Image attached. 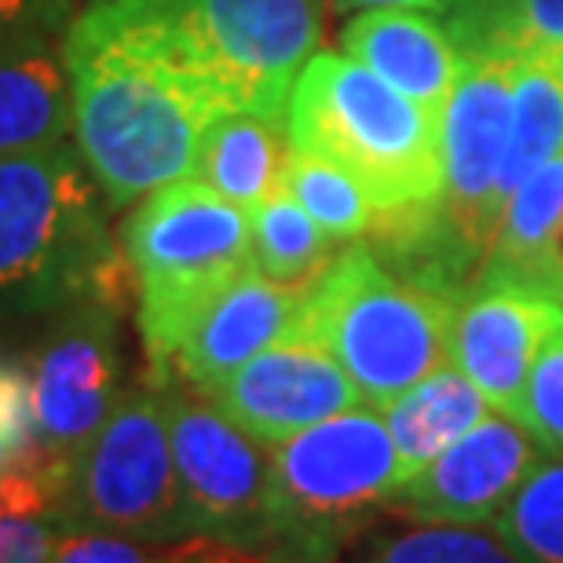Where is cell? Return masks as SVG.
<instances>
[{"label":"cell","mask_w":563,"mask_h":563,"mask_svg":"<svg viewBox=\"0 0 563 563\" xmlns=\"http://www.w3.org/2000/svg\"><path fill=\"white\" fill-rule=\"evenodd\" d=\"M556 154H563V70L549 63H516L509 136L498 173L501 209L512 190Z\"/></svg>","instance_id":"obj_21"},{"label":"cell","mask_w":563,"mask_h":563,"mask_svg":"<svg viewBox=\"0 0 563 563\" xmlns=\"http://www.w3.org/2000/svg\"><path fill=\"white\" fill-rule=\"evenodd\" d=\"M168 553H173V549H168Z\"/></svg>","instance_id":"obj_33"},{"label":"cell","mask_w":563,"mask_h":563,"mask_svg":"<svg viewBox=\"0 0 563 563\" xmlns=\"http://www.w3.org/2000/svg\"><path fill=\"white\" fill-rule=\"evenodd\" d=\"M560 314L563 303L538 292L476 282L450 319L446 363L483 391L490 410L512 418L538 347Z\"/></svg>","instance_id":"obj_14"},{"label":"cell","mask_w":563,"mask_h":563,"mask_svg":"<svg viewBox=\"0 0 563 563\" xmlns=\"http://www.w3.org/2000/svg\"><path fill=\"white\" fill-rule=\"evenodd\" d=\"M542 457L523 424L494 410L413 472L388 512L424 527H490Z\"/></svg>","instance_id":"obj_12"},{"label":"cell","mask_w":563,"mask_h":563,"mask_svg":"<svg viewBox=\"0 0 563 563\" xmlns=\"http://www.w3.org/2000/svg\"><path fill=\"white\" fill-rule=\"evenodd\" d=\"M457 297L391 272L366 245H347L300 289L297 336L352 377L366 407L391 399L446 363Z\"/></svg>","instance_id":"obj_3"},{"label":"cell","mask_w":563,"mask_h":563,"mask_svg":"<svg viewBox=\"0 0 563 563\" xmlns=\"http://www.w3.org/2000/svg\"><path fill=\"white\" fill-rule=\"evenodd\" d=\"M223 110L282 121L292 85L319 52V0H136Z\"/></svg>","instance_id":"obj_7"},{"label":"cell","mask_w":563,"mask_h":563,"mask_svg":"<svg viewBox=\"0 0 563 563\" xmlns=\"http://www.w3.org/2000/svg\"><path fill=\"white\" fill-rule=\"evenodd\" d=\"M66 33H15L0 41V157L66 143L74 132Z\"/></svg>","instance_id":"obj_17"},{"label":"cell","mask_w":563,"mask_h":563,"mask_svg":"<svg viewBox=\"0 0 563 563\" xmlns=\"http://www.w3.org/2000/svg\"><path fill=\"white\" fill-rule=\"evenodd\" d=\"M344 52L439 125L465 74V55L450 33L421 8H369L344 26Z\"/></svg>","instance_id":"obj_16"},{"label":"cell","mask_w":563,"mask_h":563,"mask_svg":"<svg viewBox=\"0 0 563 563\" xmlns=\"http://www.w3.org/2000/svg\"><path fill=\"white\" fill-rule=\"evenodd\" d=\"M512 421L523 424L549 457H563V314L538 347Z\"/></svg>","instance_id":"obj_27"},{"label":"cell","mask_w":563,"mask_h":563,"mask_svg":"<svg viewBox=\"0 0 563 563\" xmlns=\"http://www.w3.org/2000/svg\"><path fill=\"white\" fill-rule=\"evenodd\" d=\"M282 187L289 190L292 201L330 234L333 242H355L369 234L377 220V209L369 201L366 187L352 173L319 154L292 151L282 168Z\"/></svg>","instance_id":"obj_23"},{"label":"cell","mask_w":563,"mask_h":563,"mask_svg":"<svg viewBox=\"0 0 563 563\" xmlns=\"http://www.w3.org/2000/svg\"><path fill=\"white\" fill-rule=\"evenodd\" d=\"M209 399L267 446L363 407V396L336 358L297 333L253 355L220 388H212Z\"/></svg>","instance_id":"obj_13"},{"label":"cell","mask_w":563,"mask_h":563,"mask_svg":"<svg viewBox=\"0 0 563 563\" xmlns=\"http://www.w3.org/2000/svg\"><path fill=\"white\" fill-rule=\"evenodd\" d=\"M99 187L70 143L0 157V311H63L121 297Z\"/></svg>","instance_id":"obj_2"},{"label":"cell","mask_w":563,"mask_h":563,"mask_svg":"<svg viewBox=\"0 0 563 563\" xmlns=\"http://www.w3.org/2000/svg\"><path fill=\"white\" fill-rule=\"evenodd\" d=\"M168 563H286V560L253 553V549L231 542H217V538H179V542H173Z\"/></svg>","instance_id":"obj_30"},{"label":"cell","mask_w":563,"mask_h":563,"mask_svg":"<svg viewBox=\"0 0 563 563\" xmlns=\"http://www.w3.org/2000/svg\"><path fill=\"white\" fill-rule=\"evenodd\" d=\"M59 498L37 476L0 483V563H44L59 534Z\"/></svg>","instance_id":"obj_25"},{"label":"cell","mask_w":563,"mask_h":563,"mask_svg":"<svg viewBox=\"0 0 563 563\" xmlns=\"http://www.w3.org/2000/svg\"><path fill=\"white\" fill-rule=\"evenodd\" d=\"M336 8H421V11H443L454 4V0H333Z\"/></svg>","instance_id":"obj_31"},{"label":"cell","mask_w":563,"mask_h":563,"mask_svg":"<svg viewBox=\"0 0 563 563\" xmlns=\"http://www.w3.org/2000/svg\"><path fill=\"white\" fill-rule=\"evenodd\" d=\"M121 297H85L55 311L30 355L33 428L44 472L63 494L74 457L121 399Z\"/></svg>","instance_id":"obj_10"},{"label":"cell","mask_w":563,"mask_h":563,"mask_svg":"<svg viewBox=\"0 0 563 563\" xmlns=\"http://www.w3.org/2000/svg\"><path fill=\"white\" fill-rule=\"evenodd\" d=\"M490 531L523 563H563V457H542Z\"/></svg>","instance_id":"obj_24"},{"label":"cell","mask_w":563,"mask_h":563,"mask_svg":"<svg viewBox=\"0 0 563 563\" xmlns=\"http://www.w3.org/2000/svg\"><path fill=\"white\" fill-rule=\"evenodd\" d=\"M297 314L300 289L278 286V282L264 278L256 267H250L198 314L184 344L176 347L168 377L209 396L253 355L292 336Z\"/></svg>","instance_id":"obj_15"},{"label":"cell","mask_w":563,"mask_h":563,"mask_svg":"<svg viewBox=\"0 0 563 563\" xmlns=\"http://www.w3.org/2000/svg\"><path fill=\"white\" fill-rule=\"evenodd\" d=\"M253 267L278 286L303 289L333 261V239L303 212L286 187L250 209Z\"/></svg>","instance_id":"obj_22"},{"label":"cell","mask_w":563,"mask_h":563,"mask_svg":"<svg viewBox=\"0 0 563 563\" xmlns=\"http://www.w3.org/2000/svg\"><path fill=\"white\" fill-rule=\"evenodd\" d=\"M443 19L465 63L512 59L563 70V0H454Z\"/></svg>","instance_id":"obj_20"},{"label":"cell","mask_w":563,"mask_h":563,"mask_svg":"<svg viewBox=\"0 0 563 563\" xmlns=\"http://www.w3.org/2000/svg\"><path fill=\"white\" fill-rule=\"evenodd\" d=\"M59 520L162 545L190 538L157 380L121 391L103 428L74 457L59 494Z\"/></svg>","instance_id":"obj_8"},{"label":"cell","mask_w":563,"mask_h":563,"mask_svg":"<svg viewBox=\"0 0 563 563\" xmlns=\"http://www.w3.org/2000/svg\"><path fill=\"white\" fill-rule=\"evenodd\" d=\"M512 66V59H472L439 118V206L476 261H487L501 217L498 173L509 136Z\"/></svg>","instance_id":"obj_11"},{"label":"cell","mask_w":563,"mask_h":563,"mask_svg":"<svg viewBox=\"0 0 563 563\" xmlns=\"http://www.w3.org/2000/svg\"><path fill=\"white\" fill-rule=\"evenodd\" d=\"M168 549L173 545L88 531V527H59L44 563H168Z\"/></svg>","instance_id":"obj_28"},{"label":"cell","mask_w":563,"mask_h":563,"mask_svg":"<svg viewBox=\"0 0 563 563\" xmlns=\"http://www.w3.org/2000/svg\"><path fill=\"white\" fill-rule=\"evenodd\" d=\"M286 132L292 151L352 173L377 212L432 206L443 195L439 125L352 55H311L292 85Z\"/></svg>","instance_id":"obj_4"},{"label":"cell","mask_w":563,"mask_h":563,"mask_svg":"<svg viewBox=\"0 0 563 563\" xmlns=\"http://www.w3.org/2000/svg\"><path fill=\"white\" fill-rule=\"evenodd\" d=\"M366 563H523L490 527H424L377 542Z\"/></svg>","instance_id":"obj_26"},{"label":"cell","mask_w":563,"mask_h":563,"mask_svg":"<svg viewBox=\"0 0 563 563\" xmlns=\"http://www.w3.org/2000/svg\"><path fill=\"white\" fill-rule=\"evenodd\" d=\"M286 157L289 132L282 121L245 114V110H223L201 136L195 179L250 212L282 187Z\"/></svg>","instance_id":"obj_18"},{"label":"cell","mask_w":563,"mask_h":563,"mask_svg":"<svg viewBox=\"0 0 563 563\" xmlns=\"http://www.w3.org/2000/svg\"><path fill=\"white\" fill-rule=\"evenodd\" d=\"M490 410V402L483 399V391L461 374L457 366H435L432 374H424L418 385H410L402 396H396L380 410V418L388 424V435L396 443L399 465L407 472H421L428 461L476 428Z\"/></svg>","instance_id":"obj_19"},{"label":"cell","mask_w":563,"mask_h":563,"mask_svg":"<svg viewBox=\"0 0 563 563\" xmlns=\"http://www.w3.org/2000/svg\"><path fill=\"white\" fill-rule=\"evenodd\" d=\"M121 256L136 286L151 377L165 380L198 314L253 267L250 212L201 179H176L146 195L125 220Z\"/></svg>","instance_id":"obj_5"},{"label":"cell","mask_w":563,"mask_h":563,"mask_svg":"<svg viewBox=\"0 0 563 563\" xmlns=\"http://www.w3.org/2000/svg\"><path fill=\"white\" fill-rule=\"evenodd\" d=\"M11 476H33V472L26 468V461H22V454L15 450V443L8 439V432L0 428V483H8ZM41 479V476H37ZM44 483V479H41Z\"/></svg>","instance_id":"obj_32"},{"label":"cell","mask_w":563,"mask_h":563,"mask_svg":"<svg viewBox=\"0 0 563 563\" xmlns=\"http://www.w3.org/2000/svg\"><path fill=\"white\" fill-rule=\"evenodd\" d=\"M157 385L165 391L187 534L264 553L272 523V446L184 380L165 377Z\"/></svg>","instance_id":"obj_9"},{"label":"cell","mask_w":563,"mask_h":563,"mask_svg":"<svg viewBox=\"0 0 563 563\" xmlns=\"http://www.w3.org/2000/svg\"><path fill=\"white\" fill-rule=\"evenodd\" d=\"M74 0H0V41L15 33H66Z\"/></svg>","instance_id":"obj_29"},{"label":"cell","mask_w":563,"mask_h":563,"mask_svg":"<svg viewBox=\"0 0 563 563\" xmlns=\"http://www.w3.org/2000/svg\"><path fill=\"white\" fill-rule=\"evenodd\" d=\"M407 472L374 407H352L272 446V523L264 556L333 563L388 512Z\"/></svg>","instance_id":"obj_6"},{"label":"cell","mask_w":563,"mask_h":563,"mask_svg":"<svg viewBox=\"0 0 563 563\" xmlns=\"http://www.w3.org/2000/svg\"><path fill=\"white\" fill-rule=\"evenodd\" d=\"M77 154L110 209L195 176L217 92L132 0H88L63 37Z\"/></svg>","instance_id":"obj_1"}]
</instances>
